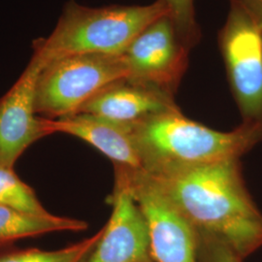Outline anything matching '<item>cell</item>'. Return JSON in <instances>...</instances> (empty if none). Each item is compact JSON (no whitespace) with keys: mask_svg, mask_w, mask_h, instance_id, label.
<instances>
[{"mask_svg":"<svg viewBox=\"0 0 262 262\" xmlns=\"http://www.w3.org/2000/svg\"><path fill=\"white\" fill-rule=\"evenodd\" d=\"M167 14L163 0L97 8L69 0L53 32L33 42V55L46 64L74 55H122L144 28Z\"/></svg>","mask_w":262,"mask_h":262,"instance_id":"obj_3","label":"cell"},{"mask_svg":"<svg viewBox=\"0 0 262 262\" xmlns=\"http://www.w3.org/2000/svg\"><path fill=\"white\" fill-rule=\"evenodd\" d=\"M190 49L164 15L144 28L124 51L127 79L176 94L188 66Z\"/></svg>","mask_w":262,"mask_h":262,"instance_id":"obj_7","label":"cell"},{"mask_svg":"<svg viewBox=\"0 0 262 262\" xmlns=\"http://www.w3.org/2000/svg\"><path fill=\"white\" fill-rule=\"evenodd\" d=\"M206 250L207 262H242L229 249L222 244L200 240Z\"/></svg>","mask_w":262,"mask_h":262,"instance_id":"obj_16","label":"cell"},{"mask_svg":"<svg viewBox=\"0 0 262 262\" xmlns=\"http://www.w3.org/2000/svg\"><path fill=\"white\" fill-rule=\"evenodd\" d=\"M86 228L88 224L81 220L52 214L34 215L0 205V246L51 232L82 231Z\"/></svg>","mask_w":262,"mask_h":262,"instance_id":"obj_12","label":"cell"},{"mask_svg":"<svg viewBox=\"0 0 262 262\" xmlns=\"http://www.w3.org/2000/svg\"><path fill=\"white\" fill-rule=\"evenodd\" d=\"M109 202L111 216L81 262H156L146 220L125 180L118 174Z\"/></svg>","mask_w":262,"mask_h":262,"instance_id":"obj_9","label":"cell"},{"mask_svg":"<svg viewBox=\"0 0 262 262\" xmlns=\"http://www.w3.org/2000/svg\"><path fill=\"white\" fill-rule=\"evenodd\" d=\"M46 63L33 55L9 92L0 98V166L14 168L29 146L53 134L50 119L35 111L36 85Z\"/></svg>","mask_w":262,"mask_h":262,"instance_id":"obj_8","label":"cell"},{"mask_svg":"<svg viewBox=\"0 0 262 262\" xmlns=\"http://www.w3.org/2000/svg\"><path fill=\"white\" fill-rule=\"evenodd\" d=\"M169 10L179 35L190 50L195 47L201 39V29L195 17L194 0H163Z\"/></svg>","mask_w":262,"mask_h":262,"instance_id":"obj_15","label":"cell"},{"mask_svg":"<svg viewBox=\"0 0 262 262\" xmlns=\"http://www.w3.org/2000/svg\"><path fill=\"white\" fill-rule=\"evenodd\" d=\"M180 110L174 95L124 78L108 84L78 113L133 124L160 113Z\"/></svg>","mask_w":262,"mask_h":262,"instance_id":"obj_10","label":"cell"},{"mask_svg":"<svg viewBox=\"0 0 262 262\" xmlns=\"http://www.w3.org/2000/svg\"><path fill=\"white\" fill-rule=\"evenodd\" d=\"M102 233V228L92 237L56 251L27 249L0 253V262H81Z\"/></svg>","mask_w":262,"mask_h":262,"instance_id":"obj_14","label":"cell"},{"mask_svg":"<svg viewBox=\"0 0 262 262\" xmlns=\"http://www.w3.org/2000/svg\"><path fill=\"white\" fill-rule=\"evenodd\" d=\"M0 205L34 215H48L34 190L25 184L14 168L0 166Z\"/></svg>","mask_w":262,"mask_h":262,"instance_id":"obj_13","label":"cell"},{"mask_svg":"<svg viewBox=\"0 0 262 262\" xmlns=\"http://www.w3.org/2000/svg\"><path fill=\"white\" fill-rule=\"evenodd\" d=\"M129 76L122 55L64 56L42 69L36 85L35 111L56 120L77 114L105 86Z\"/></svg>","mask_w":262,"mask_h":262,"instance_id":"obj_4","label":"cell"},{"mask_svg":"<svg viewBox=\"0 0 262 262\" xmlns=\"http://www.w3.org/2000/svg\"><path fill=\"white\" fill-rule=\"evenodd\" d=\"M217 41L243 122H262V28L230 1Z\"/></svg>","mask_w":262,"mask_h":262,"instance_id":"obj_5","label":"cell"},{"mask_svg":"<svg viewBox=\"0 0 262 262\" xmlns=\"http://www.w3.org/2000/svg\"><path fill=\"white\" fill-rule=\"evenodd\" d=\"M54 133H66L92 145L111 159L115 167L130 171H144V164L132 134V124L77 113L56 120H50Z\"/></svg>","mask_w":262,"mask_h":262,"instance_id":"obj_11","label":"cell"},{"mask_svg":"<svg viewBox=\"0 0 262 262\" xmlns=\"http://www.w3.org/2000/svg\"><path fill=\"white\" fill-rule=\"evenodd\" d=\"M144 171L160 165H196L239 159L262 140V122L219 131L181 110L160 113L132 124Z\"/></svg>","mask_w":262,"mask_h":262,"instance_id":"obj_2","label":"cell"},{"mask_svg":"<svg viewBox=\"0 0 262 262\" xmlns=\"http://www.w3.org/2000/svg\"><path fill=\"white\" fill-rule=\"evenodd\" d=\"M238 3L262 28V0H230Z\"/></svg>","mask_w":262,"mask_h":262,"instance_id":"obj_17","label":"cell"},{"mask_svg":"<svg viewBox=\"0 0 262 262\" xmlns=\"http://www.w3.org/2000/svg\"><path fill=\"white\" fill-rule=\"evenodd\" d=\"M145 173L200 240L222 244L243 261L262 246V214L244 182L239 159L160 165Z\"/></svg>","mask_w":262,"mask_h":262,"instance_id":"obj_1","label":"cell"},{"mask_svg":"<svg viewBox=\"0 0 262 262\" xmlns=\"http://www.w3.org/2000/svg\"><path fill=\"white\" fill-rule=\"evenodd\" d=\"M125 180L149 229L156 262H198L200 238L145 171L115 167Z\"/></svg>","mask_w":262,"mask_h":262,"instance_id":"obj_6","label":"cell"}]
</instances>
